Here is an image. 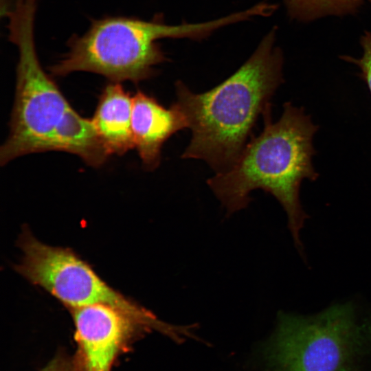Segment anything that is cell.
<instances>
[{"label":"cell","mask_w":371,"mask_h":371,"mask_svg":"<svg viewBox=\"0 0 371 371\" xmlns=\"http://www.w3.org/2000/svg\"><path fill=\"white\" fill-rule=\"evenodd\" d=\"M277 27L261 40L249 58L212 89L192 92L175 84L177 101L192 131L183 159L205 161L216 172L229 168L247 144L260 114L283 82V54L276 46Z\"/></svg>","instance_id":"6da1fadb"},{"label":"cell","mask_w":371,"mask_h":371,"mask_svg":"<svg viewBox=\"0 0 371 371\" xmlns=\"http://www.w3.org/2000/svg\"><path fill=\"white\" fill-rule=\"evenodd\" d=\"M270 110L263 114L260 134L246 144L229 168L216 173L207 183L227 215L247 207L253 190L271 194L286 211L294 243L302 253L300 231L308 216L300 201V188L304 179L315 181L319 176L312 162L315 154L313 139L318 126L302 107L291 102L284 104L275 122Z\"/></svg>","instance_id":"7a4b0ae2"},{"label":"cell","mask_w":371,"mask_h":371,"mask_svg":"<svg viewBox=\"0 0 371 371\" xmlns=\"http://www.w3.org/2000/svg\"><path fill=\"white\" fill-rule=\"evenodd\" d=\"M239 20L236 13L207 22L179 25L166 24L161 16L151 21L124 16L94 19L83 34L69 38L68 51L49 69L57 76L89 71L113 82L138 83L153 76L154 67L167 60L159 40H202Z\"/></svg>","instance_id":"3957f363"},{"label":"cell","mask_w":371,"mask_h":371,"mask_svg":"<svg viewBox=\"0 0 371 371\" xmlns=\"http://www.w3.org/2000/svg\"><path fill=\"white\" fill-rule=\"evenodd\" d=\"M38 0H16L8 13V38L18 49L16 94L9 136L0 149L4 165L20 156L50 150L57 126L71 107L43 70L34 41Z\"/></svg>","instance_id":"277c9868"},{"label":"cell","mask_w":371,"mask_h":371,"mask_svg":"<svg viewBox=\"0 0 371 371\" xmlns=\"http://www.w3.org/2000/svg\"><path fill=\"white\" fill-rule=\"evenodd\" d=\"M269 351L278 371H359L371 355V319L351 303L313 316L281 312Z\"/></svg>","instance_id":"5b68a950"},{"label":"cell","mask_w":371,"mask_h":371,"mask_svg":"<svg viewBox=\"0 0 371 371\" xmlns=\"http://www.w3.org/2000/svg\"><path fill=\"white\" fill-rule=\"evenodd\" d=\"M24 253L19 270L65 304L77 308L103 304L115 308L149 330H155L175 341L183 326L164 322L151 311L113 290L72 251L47 245L26 233L21 239Z\"/></svg>","instance_id":"8992f818"},{"label":"cell","mask_w":371,"mask_h":371,"mask_svg":"<svg viewBox=\"0 0 371 371\" xmlns=\"http://www.w3.org/2000/svg\"><path fill=\"white\" fill-rule=\"evenodd\" d=\"M76 371H111L147 328L122 311L95 304L74 308Z\"/></svg>","instance_id":"52a82bcc"},{"label":"cell","mask_w":371,"mask_h":371,"mask_svg":"<svg viewBox=\"0 0 371 371\" xmlns=\"http://www.w3.org/2000/svg\"><path fill=\"white\" fill-rule=\"evenodd\" d=\"M186 127V119L175 103L166 109L155 98L141 91H137L133 97L132 131L135 148L147 170H153L159 166L164 143L174 133Z\"/></svg>","instance_id":"ba28073f"},{"label":"cell","mask_w":371,"mask_h":371,"mask_svg":"<svg viewBox=\"0 0 371 371\" xmlns=\"http://www.w3.org/2000/svg\"><path fill=\"white\" fill-rule=\"evenodd\" d=\"M133 97L119 82L105 87L91 120L109 154L122 155L135 148Z\"/></svg>","instance_id":"9c48e42d"},{"label":"cell","mask_w":371,"mask_h":371,"mask_svg":"<svg viewBox=\"0 0 371 371\" xmlns=\"http://www.w3.org/2000/svg\"><path fill=\"white\" fill-rule=\"evenodd\" d=\"M50 150L76 154L93 167L102 166L111 155L92 120L82 117L71 106L56 129Z\"/></svg>","instance_id":"30bf717a"},{"label":"cell","mask_w":371,"mask_h":371,"mask_svg":"<svg viewBox=\"0 0 371 371\" xmlns=\"http://www.w3.org/2000/svg\"><path fill=\"white\" fill-rule=\"evenodd\" d=\"M366 0H282L288 15L300 22H311L326 16L356 14Z\"/></svg>","instance_id":"8fae6325"},{"label":"cell","mask_w":371,"mask_h":371,"mask_svg":"<svg viewBox=\"0 0 371 371\" xmlns=\"http://www.w3.org/2000/svg\"><path fill=\"white\" fill-rule=\"evenodd\" d=\"M360 44L363 51L361 57L356 58L344 55L340 58L359 68V76L366 82L371 94V32L365 31L360 38Z\"/></svg>","instance_id":"7c38bea8"},{"label":"cell","mask_w":371,"mask_h":371,"mask_svg":"<svg viewBox=\"0 0 371 371\" xmlns=\"http://www.w3.org/2000/svg\"><path fill=\"white\" fill-rule=\"evenodd\" d=\"M40 371H76L74 357L58 352Z\"/></svg>","instance_id":"4fadbf2b"},{"label":"cell","mask_w":371,"mask_h":371,"mask_svg":"<svg viewBox=\"0 0 371 371\" xmlns=\"http://www.w3.org/2000/svg\"><path fill=\"white\" fill-rule=\"evenodd\" d=\"M368 1H369L371 3V0H368Z\"/></svg>","instance_id":"5bb4252c"}]
</instances>
